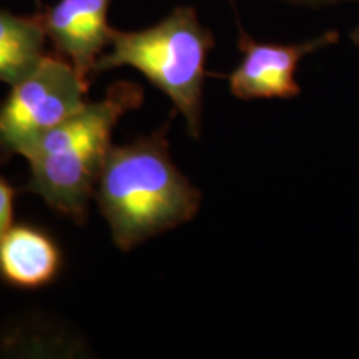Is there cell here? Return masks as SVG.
Returning <instances> with one entry per match:
<instances>
[{"label":"cell","instance_id":"6da1fadb","mask_svg":"<svg viewBox=\"0 0 359 359\" xmlns=\"http://www.w3.org/2000/svg\"><path fill=\"white\" fill-rule=\"evenodd\" d=\"M170 125L111 147L98 175L93 198L123 251L190 222L200 210L201 191L170 155Z\"/></svg>","mask_w":359,"mask_h":359},{"label":"cell","instance_id":"7a4b0ae2","mask_svg":"<svg viewBox=\"0 0 359 359\" xmlns=\"http://www.w3.org/2000/svg\"><path fill=\"white\" fill-rule=\"evenodd\" d=\"M142 103L143 88L138 83H111L102 100L85 103L27 151L30 178L22 190L39 195L57 213L83 224L98 175L114 147L111 133L120 118Z\"/></svg>","mask_w":359,"mask_h":359},{"label":"cell","instance_id":"3957f363","mask_svg":"<svg viewBox=\"0 0 359 359\" xmlns=\"http://www.w3.org/2000/svg\"><path fill=\"white\" fill-rule=\"evenodd\" d=\"M213 47L215 35L201 24L195 7L178 6L147 29H114L110 47L95 65V77L120 67L138 70L173 102L188 133L198 140L206 58Z\"/></svg>","mask_w":359,"mask_h":359},{"label":"cell","instance_id":"277c9868","mask_svg":"<svg viewBox=\"0 0 359 359\" xmlns=\"http://www.w3.org/2000/svg\"><path fill=\"white\" fill-rule=\"evenodd\" d=\"M90 83L65 58L45 55L0 102V165L27 151L87 103Z\"/></svg>","mask_w":359,"mask_h":359},{"label":"cell","instance_id":"5b68a950","mask_svg":"<svg viewBox=\"0 0 359 359\" xmlns=\"http://www.w3.org/2000/svg\"><path fill=\"white\" fill-rule=\"evenodd\" d=\"M238 48L241 60L230 74L224 75L233 97L240 100H258V98H290L298 97L302 87L294 75L299 62L306 55L333 47L339 42L338 30H326L304 42L271 43L258 42L245 32L238 24Z\"/></svg>","mask_w":359,"mask_h":359},{"label":"cell","instance_id":"8992f818","mask_svg":"<svg viewBox=\"0 0 359 359\" xmlns=\"http://www.w3.org/2000/svg\"><path fill=\"white\" fill-rule=\"evenodd\" d=\"M114 0H57L37 12L53 53L75 67L92 83L95 65L110 47L114 27L109 8Z\"/></svg>","mask_w":359,"mask_h":359},{"label":"cell","instance_id":"52a82bcc","mask_svg":"<svg viewBox=\"0 0 359 359\" xmlns=\"http://www.w3.org/2000/svg\"><path fill=\"white\" fill-rule=\"evenodd\" d=\"M64 266V253L50 233L20 223L0 236V280L12 288L40 290L52 285Z\"/></svg>","mask_w":359,"mask_h":359},{"label":"cell","instance_id":"ba28073f","mask_svg":"<svg viewBox=\"0 0 359 359\" xmlns=\"http://www.w3.org/2000/svg\"><path fill=\"white\" fill-rule=\"evenodd\" d=\"M47 35L37 13L17 15L0 8V82L19 83L40 65Z\"/></svg>","mask_w":359,"mask_h":359},{"label":"cell","instance_id":"9c48e42d","mask_svg":"<svg viewBox=\"0 0 359 359\" xmlns=\"http://www.w3.org/2000/svg\"><path fill=\"white\" fill-rule=\"evenodd\" d=\"M17 190H13L6 178L0 177V236L6 233L12 224L13 218V200Z\"/></svg>","mask_w":359,"mask_h":359},{"label":"cell","instance_id":"30bf717a","mask_svg":"<svg viewBox=\"0 0 359 359\" xmlns=\"http://www.w3.org/2000/svg\"><path fill=\"white\" fill-rule=\"evenodd\" d=\"M283 2L293 4V6H309V7H323L333 6V4L344 2V0H283Z\"/></svg>","mask_w":359,"mask_h":359},{"label":"cell","instance_id":"8fae6325","mask_svg":"<svg viewBox=\"0 0 359 359\" xmlns=\"http://www.w3.org/2000/svg\"><path fill=\"white\" fill-rule=\"evenodd\" d=\"M349 37H351V42L356 45V47H359V25L354 27V29L351 30V34H349Z\"/></svg>","mask_w":359,"mask_h":359}]
</instances>
